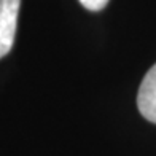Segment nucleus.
<instances>
[{
  "label": "nucleus",
  "instance_id": "f257e3e1",
  "mask_svg": "<svg viewBox=\"0 0 156 156\" xmlns=\"http://www.w3.org/2000/svg\"><path fill=\"white\" fill-rule=\"evenodd\" d=\"M21 0H0V59L11 51L15 43Z\"/></svg>",
  "mask_w": 156,
  "mask_h": 156
},
{
  "label": "nucleus",
  "instance_id": "f03ea898",
  "mask_svg": "<svg viewBox=\"0 0 156 156\" xmlns=\"http://www.w3.org/2000/svg\"><path fill=\"white\" fill-rule=\"evenodd\" d=\"M137 107L142 116L156 124V64L147 72L140 83Z\"/></svg>",
  "mask_w": 156,
  "mask_h": 156
},
{
  "label": "nucleus",
  "instance_id": "7ed1b4c3",
  "mask_svg": "<svg viewBox=\"0 0 156 156\" xmlns=\"http://www.w3.org/2000/svg\"><path fill=\"white\" fill-rule=\"evenodd\" d=\"M80 3L89 11H99L107 6L108 0H80Z\"/></svg>",
  "mask_w": 156,
  "mask_h": 156
}]
</instances>
